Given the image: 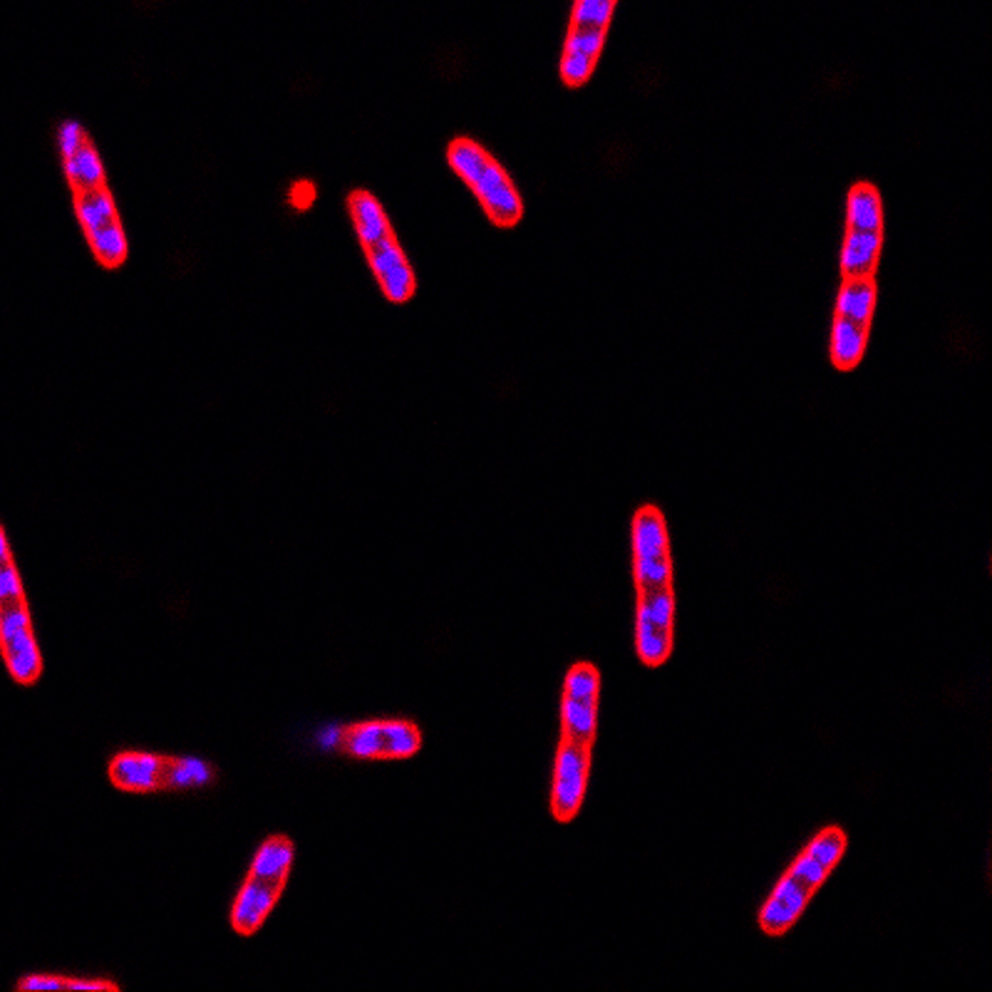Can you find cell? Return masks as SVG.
I'll return each mask as SVG.
<instances>
[{
    "instance_id": "cell-19",
    "label": "cell",
    "mask_w": 992,
    "mask_h": 992,
    "mask_svg": "<svg viewBox=\"0 0 992 992\" xmlns=\"http://www.w3.org/2000/svg\"><path fill=\"white\" fill-rule=\"evenodd\" d=\"M20 990H117L110 980H78L60 975H30L18 983Z\"/></svg>"
},
{
    "instance_id": "cell-24",
    "label": "cell",
    "mask_w": 992,
    "mask_h": 992,
    "mask_svg": "<svg viewBox=\"0 0 992 992\" xmlns=\"http://www.w3.org/2000/svg\"><path fill=\"white\" fill-rule=\"evenodd\" d=\"M593 66H595V60H591V58L573 56V52H563L561 74H563V80H567L569 84H581V82H585V80L591 78Z\"/></svg>"
},
{
    "instance_id": "cell-6",
    "label": "cell",
    "mask_w": 992,
    "mask_h": 992,
    "mask_svg": "<svg viewBox=\"0 0 992 992\" xmlns=\"http://www.w3.org/2000/svg\"><path fill=\"white\" fill-rule=\"evenodd\" d=\"M340 752L355 760H408L422 746V732L410 720H365L338 730Z\"/></svg>"
},
{
    "instance_id": "cell-23",
    "label": "cell",
    "mask_w": 992,
    "mask_h": 992,
    "mask_svg": "<svg viewBox=\"0 0 992 992\" xmlns=\"http://www.w3.org/2000/svg\"><path fill=\"white\" fill-rule=\"evenodd\" d=\"M380 285H382V291H385V295L390 298V301H398V303L408 301V298L414 293V273L410 269V263H404L402 269L392 271L388 275H382Z\"/></svg>"
},
{
    "instance_id": "cell-3",
    "label": "cell",
    "mask_w": 992,
    "mask_h": 992,
    "mask_svg": "<svg viewBox=\"0 0 992 992\" xmlns=\"http://www.w3.org/2000/svg\"><path fill=\"white\" fill-rule=\"evenodd\" d=\"M293 844L288 836L265 839L249 866L247 881L231 905V928L241 935H253L279 903L291 876Z\"/></svg>"
},
{
    "instance_id": "cell-22",
    "label": "cell",
    "mask_w": 992,
    "mask_h": 992,
    "mask_svg": "<svg viewBox=\"0 0 992 992\" xmlns=\"http://www.w3.org/2000/svg\"><path fill=\"white\" fill-rule=\"evenodd\" d=\"M603 42H605V30L571 26L569 36H567V50L563 52H573V56H583V58L595 60L601 56Z\"/></svg>"
},
{
    "instance_id": "cell-21",
    "label": "cell",
    "mask_w": 992,
    "mask_h": 992,
    "mask_svg": "<svg viewBox=\"0 0 992 992\" xmlns=\"http://www.w3.org/2000/svg\"><path fill=\"white\" fill-rule=\"evenodd\" d=\"M365 251H368L370 269H372V273L378 275V281L382 279V275L398 271V269H402L404 263H408V259H404V253L398 247V241H394V237L380 241V243H375V247H370Z\"/></svg>"
},
{
    "instance_id": "cell-14",
    "label": "cell",
    "mask_w": 992,
    "mask_h": 992,
    "mask_svg": "<svg viewBox=\"0 0 992 992\" xmlns=\"http://www.w3.org/2000/svg\"><path fill=\"white\" fill-rule=\"evenodd\" d=\"M350 213H353L358 237L365 249L375 247V243L385 239H392L390 221L385 217V211L378 204V199H372L370 194H355L350 199Z\"/></svg>"
},
{
    "instance_id": "cell-12",
    "label": "cell",
    "mask_w": 992,
    "mask_h": 992,
    "mask_svg": "<svg viewBox=\"0 0 992 992\" xmlns=\"http://www.w3.org/2000/svg\"><path fill=\"white\" fill-rule=\"evenodd\" d=\"M873 311H876V281L851 279L841 283L836 298V318L869 328Z\"/></svg>"
},
{
    "instance_id": "cell-10",
    "label": "cell",
    "mask_w": 992,
    "mask_h": 992,
    "mask_svg": "<svg viewBox=\"0 0 992 992\" xmlns=\"http://www.w3.org/2000/svg\"><path fill=\"white\" fill-rule=\"evenodd\" d=\"M591 774V750L589 746L559 742L557 762H553V786H551V812L553 819L567 824L575 819L583 806L585 786Z\"/></svg>"
},
{
    "instance_id": "cell-16",
    "label": "cell",
    "mask_w": 992,
    "mask_h": 992,
    "mask_svg": "<svg viewBox=\"0 0 992 992\" xmlns=\"http://www.w3.org/2000/svg\"><path fill=\"white\" fill-rule=\"evenodd\" d=\"M74 211H78V219L82 223L84 231H94L100 227H107V223L117 221V207L114 199L110 194V189L100 187V189H90V191H80L74 194Z\"/></svg>"
},
{
    "instance_id": "cell-1",
    "label": "cell",
    "mask_w": 992,
    "mask_h": 992,
    "mask_svg": "<svg viewBox=\"0 0 992 992\" xmlns=\"http://www.w3.org/2000/svg\"><path fill=\"white\" fill-rule=\"evenodd\" d=\"M846 851V834L841 829H824L809 844L799 859L789 866V871L776 883L770 899L762 905L760 925L766 935H782L789 931L799 915L812 901V895L821 889V883L829 879V873L836 869Z\"/></svg>"
},
{
    "instance_id": "cell-20",
    "label": "cell",
    "mask_w": 992,
    "mask_h": 992,
    "mask_svg": "<svg viewBox=\"0 0 992 992\" xmlns=\"http://www.w3.org/2000/svg\"><path fill=\"white\" fill-rule=\"evenodd\" d=\"M613 10H615L613 0H579V3L573 6L571 26L608 30Z\"/></svg>"
},
{
    "instance_id": "cell-11",
    "label": "cell",
    "mask_w": 992,
    "mask_h": 992,
    "mask_svg": "<svg viewBox=\"0 0 992 992\" xmlns=\"http://www.w3.org/2000/svg\"><path fill=\"white\" fill-rule=\"evenodd\" d=\"M881 249H883L881 231L846 229L844 247H841V273H844V281L873 279V273L879 269Z\"/></svg>"
},
{
    "instance_id": "cell-25",
    "label": "cell",
    "mask_w": 992,
    "mask_h": 992,
    "mask_svg": "<svg viewBox=\"0 0 992 992\" xmlns=\"http://www.w3.org/2000/svg\"><path fill=\"white\" fill-rule=\"evenodd\" d=\"M58 140H60V152H62V157H66V159L72 157L74 152H80V149L88 144V140H84V130L78 122H66V124H62Z\"/></svg>"
},
{
    "instance_id": "cell-4",
    "label": "cell",
    "mask_w": 992,
    "mask_h": 992,
    "mask_svg": "<svg viewBox=\"0 0 992 992\" xmlns=\"http://www.w3.org/2000/svg\"><path fill=\"white\" fill-rule=\"evenodd\" d=\"M110 782L122 792H169V789L207 786L217 772L199 756L154 752H122L110 762Z\"/></svg>"
},
{
    "instance_id": "cell-8",
    "label": "cell",
    "mask_w": 992,
    "mask_h": 992,
    "mask_svg": "<svg viewBox=\"0 0 992 992\" xmlns=\"http://www.w3.org/2000/svg\"><path fill=\"white\" fill-rule=\"evenodd\" d=\"M601 675L591 663H579L569 670L561 700V742L593 750L599 730Z\"/></svg>"
},
{
    "instance_id": "cell-7",
    "label": "cell",
    "mask_w": 992,
    "mask_h": 992,
    "mask_svg": "<svg viewBox=\"0 0 992 992\" xmlns=\"http://www.w3.org/2000/svg\"><path fill=\"white\" fill-rule=\"evenodd\" d=\"M633 573L638 593L673 589L668 527L655 507H643L633 519Z\"/></svg>"
},
{
    "instance_id": "cell-17",
    "label": "cell",
    "mask_w": 992,
    "mask_h": 992,
    "mask_svg": "<svg viewBox=\"0 0 992 992\" xmlns=\"http://www.w3.org/2000/svg\"><path fill=\"white\" fill-rule=\"evenodd\" d=\"M66 174L74 194L104 187V169L90 142L84 144L80 152H74L72 157L66 159Z\"/></svg>"
},
{
    "instance_id": "cell-5",
    "label": "cell",
    "mask_w": 992,
    "mask_h": 992,
    "mask_svg": "<svg viewBox=\"0 0 992 992\" xmlns=\"http://www.w3.org/2000/svg\"><path fill=\"white\" fill-rule=\"evenodd\" d=\"M450 164L460 174L477 199L482 201L489 219L499 227H511L521 219V199L509 174L472 140H457L450 147Z\"/></svg>"
},
{
    "instance_id": "cell-15",
    "label": "cell",
    "mask_w": 992,
    "mask_h": 992,
    "mask_svg": "<svg viewBox=\"0 0 992 992\" xmlns=\"http://www.w3.org/2000/svg\"><path fill=\"white\" fill-rule=\"evenodd\" d=\"M846 227H849V231H881L883 229L881 197L871 184H856L849 191Z\"/></svg>"
},
{
    "instance_id": "cell-2",
    "label": "cell",
    "mask_w": 992,
    "mask_h": 992,
    "mask_svg": "<svg viewBox=\"0 0 992 992\" xmlns=\"http://www.w3.org/2000/svg\"><path fill=\"white\" fill-rule=\"evenodd\" d=\"M0 543H3V571H0V643H3V658L18 685H36L42 675V655L36 643L23 581H20L13 557H10L6 533H0Z\"/></svg>"
},
{
    "instance_id": "cell-9",
    "label": "cell",
    "mask_w": 992,
    "mask_h": 992,
    "mask_svg": "<svg viewBox=\"0 0 992 992\" xmlns=\"http://www.w3.org/2000/svg\"><path fill=\"white\" fill-rule=\"evenodd\" d=\"M675 633V593L660 589L638 593L635 611V648L645 665L658 668L673 653Z\"/></svg>"
},
{
    "instance_id": "cell-18",
    "label": "cell",
    "mask_w": 992,
    "mask_h": 992,
    "mask_svg": "<svg viewBox=\"0 0 992 992\" xmlns=\"http://www.w3.org/2000/svg\"><path fill=\"white\" fill-rule=\"evenodd\" d=\"M90 249L94 253V259L104 265H120L127 255V237L122 231L120 219L107 223V227H100L88 233Z\"/></svg>"
},
{
    "instance_id": "cell-13",
    "label": "cell",
    "mask_w": 992,
    "mask_h": 992,
    "mask_svg": "<svg viewBox=\"0 0 992 992\" xmlns=\"http://www.w3.org/2000/svg\"><path fill=\"white\" fill-rule=\"evenodd\" d=\"M869 328L851 323L844 318H834L831 325V360L839 370H853L866 353Z\"/></svg>"
}]
</instances>
